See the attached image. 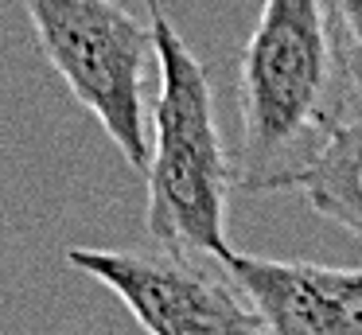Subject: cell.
Listing matches in <instances>:
<instances>
[{
	"mask_svg": "<svg viewBox=\"0 0 362 335\" xmlns=\"http://www.w3.org/2000/svg\"><path fill=\"white\" fill-rule=\"evenodd\" d=\"M354 78L331 0H265L238 62L234 183L250 195L300 191L320 152L346 125Z\"/></svg>",
	"mask_w": 362,
	"mask_h": 335,
	"instance_id": "cell-1",
	"label": "cell"
},
{
	"mask_svg": "<svg viewBox=\"0 0 362 335\" xmlns=\"http://www.w3.org/2000/svg\"><path fill=\"white\" fill-rule=\"evenodd\" d=\"M160 59V90L152 106L156 144L148 156V234L160 249L203 254L230 261L234 246L226 234L234 160L214 121V93L206 67L191 55L183 35L164 12L152 16Z\"/></svg>",
	"mask_w": 362,
	"mask_h": 335,
	"instance_id": "cell-2",
	"label": "cell"
},
{
	"mask_svg": "<svg viewBox=\"0 0 362 335\" xmlns=\"http://www.w3.org/2000/svg\"><path fill=\"white\" fill-rule=\"evenodd\" d=\"M24 12L35 47L71 98L94 113L129 168L148 176L144 70L156 55L152 23L144 28L117 0H24Z\"/></svg>",
	"mask_w": 362,
	"mask_h": 335,
	"instance_id": "cell-3",
	"label": "cell"
},
{
	"mask_svg": "<svg viewBox=\"0 0 362 335\" xmlns=\"http://www.w3.org/2000/svg\"><path fill=\"white\" fill-rule=\"evenodd\" d=\"M66 265L117 293L148 335H269L226 261L214 257L71 246Z\"/></svg>",
	"mask_w": 362,
	"mask_h": 335,
	"instance_id": "cell-4",
	"label": "cell"
},
{
	"mask_svg": "<svg viewBox=\"0 0 362 335\" xmlns=\"http://www.w3.org/2000/svg\"><path fill=\"white\" fill-rule=\"evenodd\" d=\"M230 277L269 335H362V269L234 254Z\"/></svg>",
	"mask_w": 362,
	"mask_h": 335,
	"instance_id": "cell-5",
	"label": "cell"
},
{
	"mask_svg": "<svg viewBox=\"0 0 362 335\" xmlns=\"http://www.w3.org/2000/svg\"><path fill=\"white\" fill-rule=\"evenodd\" d=\"M300 195L315 215L339 222L362 242V117L335 132V140L300 179Z\"/></svg>",
	"mask_w": 362,
	"mask_h": 335,
	"instance_id": "cell-6",
	"label": "cell"
},
{
	"mask_svg": "<svg viewBox=\"0 0 362 335\" xmlns=\"http://www.w3.org/2000/svg\"><path fill=\"white\" fill-rule=\"evenodd\" d=\"M331 16H335V31L343 43L346 67L354 78V93L362 106V0H331Z\"/></svg>",
	"mask_w": 362,
	"mask_h": 335,
	"instance_id": "cell-7",
	"label": "cell"
},
{
	"mask_svg": "<svg viewBox=\"0 0 362 335\" xmlns=\"http://www.w3.org/2000/svg\"><path fill=\"white\" fill-rule=\"evenodd\" d=\"M144 4H148V16H156V12H164V8H160V0H144Z\"/></svg>",
	"mask_w": 362,
	"mask_h": 335,
	"instance_id": "cell-8",
	"label": "cell"
},
{
	"mask_svg": "<svg viewBox=\"0 0 362 335\" xmlns=\"http://www.w3.org/2000/svg\"><path fill=\"white\" fill-rule=\"evenodd\" d=\"M105 335H117V331H105Z\"/></svg>",
	"mask_w": 362,
	"mask_h": 335,
	"instance_id": "cell-9",
	"label": "cell"
}]
</instances>
